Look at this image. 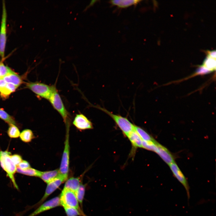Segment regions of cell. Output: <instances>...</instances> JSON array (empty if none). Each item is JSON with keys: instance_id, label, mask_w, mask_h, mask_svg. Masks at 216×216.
<instances>
[{"instance_id": "obj_18", "label": "cell", "mask_w": 216, "mask_h": 216, "mask_svg": "<svg viewBox=\"0 0 216 216\" xmlns=\"http://www.w3.org/2000/svg\"><path fill=\"white\" fill-rule=\"evenodd\" d=\"M134 130L142 140L153 142L156 141L151 135L141 127L134 125Z\"/></svg>"}, {"instance_id": "obj_8", "label": "cell", "mask_w": 216, "mask_h": 216, "mask_svg": "<svg viewBox=\"0 0 216 216\" xmlns=\"http://www.w3.org/2000/svg\"><path fill=\"white\" fill-rule=\"evenodd\" d=\"M65 181V179L59 174L57 177L47 183L44 195L39 202L34 206H38L40 205Z\"/></svg>"}, {"instance_id": "obj_3", "label": "cell", "mask_w": 216, "mask_h": 216, "mask_svg": "<svg viewBox=\"0 0 216 216\" xmlns=\"http://www.w3.org/2000/svg\"><path fill=\"white\" fill-rule=\"evenodd\" d=\"M70 124L65 125L66 132L64 146L63 152L60 168V174L65 179L67 180L69 170L70 159V146L69 142V131Z\"/></svg>"}, {"instance_id": "obj_17", "label": "cell", "mask_w": 216, "mask_h": 216, "mask_svg": "<svg viewBox=\"0 0 216 216\" xmlns=\"http://www.w3.org/2000/svg\"><path fill=\"white\" fill-rule=\"evenodd\" d=\"M127 137L129 140L134 148H142V140L134 130L130 132Z\"/></svg>"}, {"instance_id": "obj_25", "label": "cell", "mask_w": 216, "mask_h": 216, "mask_svg": "<svg viewBox=\"0 0 216 216\" xmlns=\"http://www.w3.org/2000/svg\"><path fill=\"white\" fill-rule=\"evenodd\" d=\"M7 133L8 136L11 138H18L20 134V131L18 128L12 124H10Z\"/></svg>"}, {"instance_id": "obj_33", "label": "cell", "mask_w": 216, "mask_h": 216, "mask_svg": "<svg viewBox=\"0 0 216 216\" xmlns=\"http://www.w3.org/2000/svg\"><path fill=\"white\" fill-rule=\"evenodd\" d=\"M3 60L1 58L0 59V79L2 78V67L4 64L3 62Z\"/></svg>"}, {"instance_id": "obj_15", "label": "cell", "mask_w": 216, "mask_h": 216, "mask_svg": "<svg viewBox=\"0 0 216 216\" xmlns=\"http://www.w3.org/2000/svg\"><path fill=\"white\" fill-rule=\"evenodd\" d=\"M59 169L42 172L40 178L47 184L57 177L59 175Z\"/></svg>"}, {"instance_id": "obj_32", "label": "cell", "mask_w": 216, "mask_h": 216, "mask_svg": "<svg viewBox=\"0 0 216 216\" xmlns=\"http://www.w3.org/2000/svg\"><path fill=\"white\" fill-rule=\"evenodd\" d=\"M7 83L3 78L0 79V91L5 86Z\"/></svg>"}, {"instance_id": "obj_14", "label": "cell", "mask_w": 216, "mask_h": 216, "mask_svg": "<svg viewBox=\"0 0 216 216\" xmlns=\"http://www.w3.org/2000/svg\"><path fill=\"white\" fill-rule=\"evenodd\" d=\"M142 1L138 0H112L109 2L120 8H125L137 4Z\"/></svg>"}, {"instance_id": "obj_16", "label": "cell", "mask_w": 216, "mask_h": 216, "mask_svg": "<svg viewBox=\"0 0 216 216\" xmlns=\"http://www.w3.org/2000/svg\"><path fill=\"white\" fill-rule=\"evenodd\" d=\"M7 83H10L18 87L22 83L21 77L12 71L2 78Z\"/></svg>"}, {"instance_id": "obj_1", "label": "cell", "mask_w": 216, "mask_h": 216, "mask_svg": "<svg viewBox=\"0 0 216 216\" xmlns=\"http://www.w3.org/2000/svg\"><path fill=\"white\" fill-rule=\"evenodd\" d=\"M11 154V153L8 151H2L0 150V165L11 181L14 187L18 189L14 177V175L16 172V167L10 158Z\"/></svg>"}, {"instance_id": "obj_31", "label": "cell", "mask_w": 216, "mask_h": 216, "mask_svg": "<svg viewBox=\"0 0 216 216\" xmlns=\"http://www.w3.org/2000/svg\"><path fill=\"white\" fill-rule=\"evenodd\" d=\"M207 56L211 58L215 59L216 58V50H207Z\"/></svg>"}, {"instance_id": "obj_11", "label": "cell", "mask_w": 216, "mask_h": 216, "mask_svg": "<svg viewBox=\"0 0 216 216\" xmlns=\"http://www.w3.org/2000/svg\"><path fill=\"white\" fill-rule=\"evenodd\" d=\"M73 124L78 129L83 130L93 128L91 121L83 114H76L73 122Z\"/></svg>"}, {"instance_id": "obj_12", "label": "cell", "mask_w": 216, "mask_h": 216, "mask_svg": "<svg viewBox=\"0 0 216 216\" xmlns=\"http://www.w3.org/2000/svg\"><path fill=\"white\" fill-rule=\"evenodd\" d=\"M168 165L175 162L174 158L170 152L165 147L159 143L156 152Z\"/></svg>"}, {"instance_id": "obj_13", "label": "cell", "mask_w": 216, "mask_h": 216, "mask_svg": "<svg viewBox=\"0 0 216 216\" xmlns=\"http://www.w3.org/2000/svg\"><path fill=\"white\" fill-rule=\"evenodd\" d=\"M82 177H71L66 181L64 188L75 192L79 188L81 182Z\"/></svg>"}, {"instance_id": "obj_29", "label": "cell", "mask_w": 216, "mask_h": 216, "mask_svg": "<svg viewBox=\"0 0 216 216\" xmlns=\"http://www.w3.org/2000/svg\"><path fill=\"white\" fill-rule=\"evenodd\" d=\"M10 158L12 161L16 166H18L22 160V157L18 154L10 155Z\"/></svg>"}, {"instance_id": "obj_2", "label": "cell", "mask_w": 216, "mask_h": 216, "mask_svg": "<svg viewBox=\"0 0 216 216\" xmlns=\"http://www.w3.org/2000/svg\"><path fill=\"white\" fill-rule=\"evenodd\" d=\"M96 107L103 111L112 118L125 136H127L130 132L134 130V125L130 122L127 118L114 114L99 106H96Z\"/></svg>"}, {"instance_id": "obj_7", "label": "cell", "mask_w": 216, "mask_h": 216, "mask_svg": "<svg viewBox=\"0 0 216 216\" xmlns=\"http://www.w3.org/2000/svg\"><path fill=\"white\" fill-rule=\"evenodd\" d=\"M7 14L5 4L2 2V19L0 27V58L4 60L7 41Z\"/></svg>"}, {"instance_id": "obj_27", "label": "cell", "mask_w": 216, "mask_h": 216, "mask_svg": "<svg viewBox=\"0 0 216 216\" xmlns=\"http://www.w3.org/2000/svg\"><path fill=\"white\" fill-rule=\"evenodd\" d=\"M67 216H86L84 214L82 213L77 209L72 208H64Z\"/></svg>"}, {"instance_id": "obj_6", "label": "cell", "mask_w": 216, "mask_h": 216, "mask_svg": "<svg viewBox=\"0 0 216 216\" xmlns=\"http://www.w3.org/2000/svg\"><path fill=\"white\" fill-rule=\"evenodd\" d=\"M59 198L61 205L64 208H75L81 213H84L80 207L79 202L74 191L63 188L60 195Z\"/></svg>"}, {"instance_id": "obj_22", "label": "cell", "mask_w": 216, "mask_h": 216, "mask_svg": "<svg viewBox=\"0 0 216 216\" xmlns=\"http://www.w3.org/2000/svg\"><path fill=\"white\" fill-rule=\"evenodd\" d=\"M85 185L81 183L77 190L75 192L77 199L81 207L82 206L83 201L85 193Z\"/></svg>"}, {"instance_id": "obj_21", "label": "cell", "mask_w": 216, "mask_h": 216, "mask_svg": "<svg viewBox=\"0 0 216 216\" xmlns=\"http://www.w3.org/2000/svg\"><path fill=\"white\" fill-rule=\"evenodd\" d=\"M20 136L21 140L26 142H31L35 137L32 131L28 129L23 130L20 133Z\"/></svg>"}, {"instance_id": "obj_34", "label": "cell", "mask_w": 216, "mask_h": 216, "mask_svg": "<svg viewBox=\"0 0 216 216\" xmlns=\"http://www.w3.org/2000/svg\"><path fill=\"white\" fill-rule=\"evenodd\" d=\"M96 1L94 0H92L91 1V3H90L89 5L86 8V9H85V10H86V9H87L88 8H89V7L91 6L93 4L96 2Z\"/></svg>"}, {"instance_id": "obj_28", "label": "cell", "mask_w": 216, "mask_h": 216, "mask_svg": "<svg viewBox=\"0 0 216 216\" xmlns=\"http://www.w3.org/2000/svg\"><path fill=\"white\" fill-rule=\"evenodd\" d=\"M212 72L206 67L202 65L200 66L197 69L195 74H205Z\"/></svg>"}, {"instance_id": "obj_19", "label": "cell", "mask_w": 216, "mask_h": 216, "mask_svg": "<svg viewBox=\"0 0 216 216\" xmlns=\"http://www.w3.org/2000/svg\"><path fill=\"white\" fill-rule=\"evenodd\" d=\"M16 172L23 175L39 177H40L42 173L41 171L33 168H30L25 170H22L18 166L16 167Z\"/></svg>"}, {"instance_id": "obj_26", "label": "cell", "mask_w": 216, "mask_h": 216, "mask_svg": "<svg viewBox=\"0 0 216 216\" xmlns=\"http://www.w3.org/2000/svg\"><path fill=\"white\" fill-rule=\"evenodd\" d=\"M0 118L9 124H12L15 125L16 124L14 118L4 110L0 108Z\"/></svg>"}, {"instance_id": "obj_20", "label": "cell", "mask_w": 216, "mask_h": 216, "mask_svg": "<svg viewBox=\"0 0 216 216\" xmlns=\"http://www.w3.org/2000/svg\"><path fill=\"white\" fill-rule=\"evenodd\" d=\"M17 86L10 83H7L5 86L0 91V95L4 98H7L18 87Z\"/></svg>"}, {"instance_id": "obj_9", "label": "cell", "mask_w": 216, "mask_h": 216, "mask_svg": "<svg viewBox=\"0 0 216 216\" xmlns=\"http://www.w3.org/2000/svg\"><path fill=\"white\" fill-rule=\"evenodd\" d=\"M169 166L174 176L184 187L188 200L190 198V187L186 178L175 162Z\"/></svg>"}, {"instance_id": "obj_4", "label": "cell", "mask_w": 216, "mask_h": 216, "mask_svg": "<svg viewBox=\"0 0 216 216\" xmlns=\"http://www.w3.org/2000/svg\"><path fill=\"white\" fill-rule=\"evenodd\" d=\"M48 100L53 107L61 116L65 125L70 124V115L65 108L56 87Z\"/></svg>"}, {"instance_id": "obj_23", "label": "cell", "mask_w": 216, "mask_h": 216, "mask_svg": "<svg viewBox=\"0 0 216 216\" xmlns=\"http://www.w3.org/2000/svg\"><path fill=\"white\" fill-rule=\"evenodd\" d=\"M158 143L156 141L153 142L142 140V148L156 153L158 149Z\"/></svg>"}, {"instance_id": "obj_24", "label": "cell", "mask_w": 216, "mask_h": 216, "mask_svg": "<svg viewBox=\"0 0 216 216\" xmlns=\"http://www.w3.org/2000/svg\"><path fill=\"white\" fill-rule=\"evenodd\" d=\"M216 65V59L207 56L204 59L202 64L212 72L215 70Z\"/></svg>"}, {"instance_id": "obj_5", "label": "cell", "mask_w": 216, "mask_h": 216, "mask_svg": "<svg viewBox=\"0 0 216 216\" xmlns=\"http://www.w3.org/2000/svg\"><path fill=\"white\" fill-rule=\"evenodd\" d=\"M26 86L38 96L47 100L56 87L55 85L50 86L39 82H28Z\"/></svg>"}, {"instance_id": "obj_10", "label": "cell", "mask_w": 216, "mask_h": 216, "mask_svg": "<svg viewBox=\"0 0 216 216\" xmlns=\"http://www.w3.org/2000/svg\"><path fill=\"white\" fill-rule=\"evenodd\" d=\"M61 205L59 197L56 196L41 204L28 216H35L45 211Z\"/></svg>"}, {"instance_id": "obj_30", "label": "cell", "mask_w": 216, "mask_h": 216, "mask_svg": "<svg viewBox=\"0 0 216 216\" xmlns=\"http://www.w3.org/2000/svg\"><path fill=\"white\" fill-rule=\"evenodd\" d=\"M18 166L19 168L22 170H25L31 168L29 163L25 160H22Z\"/></svg>"}]
</instances>
